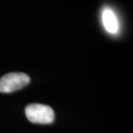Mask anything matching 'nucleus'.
<instances>
[{"mask_svg": "<svg viewBox=\"0 0 133 133\" xmlns=\"http://www.w3.org/2000/svg\"><path fill=\"white\" fill-rule=\"evenodd\" d=\"M25 114L29 121L34 124H52L55 118L53 109L48 105L40 104H32L27 106Z\"/></svg>", "mask_w": 133, "mask_h": 133, "instance_id": "nucleus-1", "label": "nucleus"}, {"mask_svg": "<svg viewBox=\"0 0 133 133\" xmlns=\"http://www.w3.org/2000/svg\"><path fill=\"white\" fill-rule=\"evenodd\" d=\"M30 78L24 72H10L0 78V92L10 93L28 85Z\"/></svg>", "mask_w": 133, "mask_h": 133, "instance_id": "nucleus-2", "label": "nucleus"}, {"mask_svg": "<svg viewBox=\"0 0 133 133\" xmlns=\"http://www.w3.org/2000/svg\"><path fill=\"white\" fill-rule=\"evenodd\" d=\"M103 23L106 30L111 33H115L118 31V24L115 14L110 10H105L102 15Z\"/></svg>", "mask_w": 133, "mask_h": 133, "instance_id": "nucleus-3", "label": "nucleus"}]
</instances>
